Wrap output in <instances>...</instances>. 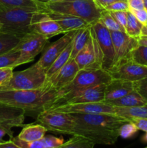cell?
<instances>
[{"label": "cell", "instance_id": "obj_1", "mask_svg": "<svg viewBox=\"0 0 147 148\" xmlns=\"http://www.w3.org/2000/svg\"><path fill=\"white\" fill-rule=\"evenodd\" d=\"M70 114L76 122L74 135L85 137L95 145H114L120 137L121 127L130 121L114 114Z\"/></svg>", "mask_w": 147, "mask_h": 148}, {"label": "cell", "instance_id": "obj_2", "mask_svg": "<svg viewBox=\"0 0 147 148\" xmlns=\"http://www.w3.org/2000/svg\"><path fill=\"white\" fill-rule=\"evenodd\" d=\"M59 98V91L49 84L41 89L33 90H0V105L20 108L26 114L32 113L37 116L54 105Z\"/></svg>", "mask_w": 147, "mask_h": 148}, {"label": "cell", "instance_id": "obj_3", "mask_svg": "<svg viewBox=\"0 0 147 148\" xmlns=\"http://www.w3.org/2000/svg\"><path fill=\"white\" fill-rule=\"evenodd\" d=\"M40 8L4 7L0 10L1 32L22 38L33 32L32 26L37 20Z\"/></svg>", "mask_w": 147, "mask_h": 148}, {"label": "cell", "instance_id": "obj_4", "mask_svg": "<svg viewBox=\"0 0 147 148\" xmlns=\"http://www.w3.org/2000/svg\"><path fill=\"white\" fill-rule=\"evenodd\" d=\"M39 8L76 16L84 20L89 24L99 20L102 10L95 0H63L55 2H40Z\"/></svg>", "mask_w": 147, "mask_h": 148}, {"label": "cell", "instance_id": "obj_5", "mask_svg": "<svg viewBox=\"0 0 147 148\" xmlns=\"http://www.w3.org/2000/svg\"><path fill=\"white\" fill-rule=\"evenodd\" d=\"M47 70L36 62L33 66L22 71L13 72L11 79L0 88V90H33L44 88L47 85Z\"/></svg>", "mask_w": 147, "mask_h": 148}, {"label": "cell", "instance_id": "obj_6", "mask_svg": "<svg viewBox=\"0 0 147 148\" xmlns=\"http://www.w3.org/2000/svg\"><path fill=\"white\" fill-rule=\"evenodd\" d=\"M36 123L43 126L48 131L68 135H74L76 122L70 114L44 111L36 117Z\"/></svg>", "mask_w": 147, "mask_h": 148}, {"label": "cell", "instance_id": "obj_7", "mask_svg": "<svg viewBox=\"0 0 147 148\" xmlns=\"http://www.w3.org/2000/svg\"><path fill=\"white\" fill-rule=\"evenodd\" d=\"M48 38L35 32L27 33L20 39L14 49L20 51V56L14 63V67L29 63L43 51L48 42Z\"/></svg>", "mask_w": 147, "mask_h": 148}, {"label": "cell", "instance_id": "obj_8", "mask_svg": "<svg viewBox=\"0 0 147 148\" xmlns=\"http://www.w3.org/2000/svg\"><path fill=\"white\" fill-rule=\"evenodd\" d=\"M112 79L109 72L103 69L95 70H79L74 79L64 88L59 90V97L71 90L109 83Z\"/></svg>", "mask_w": 147, "mask_h": 148}, {"label": "cell", "instance_id": "obj_9", "mask_svg": "<svg viewBox=\"0 0 147 148\" xmlns=\"http://www.w3.org/2000/svg\"><path fill=\"white\" fill-rule=\"evenodd\" d=\"M105 88L106 85L101 84L89 88L73 90L61 95L53 106L103 102L105 98Z\"/></svg>", "mask_w": 147, "mask_h": 148}, {"label": "cell", "instance_id": "obj_10", "mask_svg": "<svg viewBox=\"0 0 147 148\" xmlns=\"http://www.w3.org/2000/svg\"><path fill=\"white\" fill-rule=\"evenodd\" d=\"M79 70L102 69V54L91 24V35L88 43L74 58Z\"/></svg>", "mask_w": 147, "mask_h": 148}, {"label": "cell", "instance_id": "obj_11", "mask_svg": "<svg viewBox=\"0 0 147 148\" xmlns=\"http://www.w3.org/2000/svg\"><path fill=\"white\" fill-rule=\"evenodd\" d=\"M102 54V69L110 72L114 66L115 51L110 31L99 20L92 24Z\"/></svg>", "mask_w": 147, "mask_h": 148}, {"label": "cell", "instance_id": "obj_12", "mask_svg": "<svg viewBox=\"0 0 147 148\" xmlns=\"http://www.w3.org/2000/svg\"><path fill=\"white\" fill-rule=\"evenodd\" d=\"M115 51L114 66L131 59L133 51L138 46V39L128 36L124 31H110Z\"/></svg>", "mask_w": 147, "mask_h": 148}, {"label": "cell", "instance_id": "obj_13", "mask_svg": "<svg viewBox=\"0 0 147 148\" xmlns=\"http://www.w3.org/2000/svg\"><path fill=\"white\" fill-rule=\"evenodd\" d=\"M46 111L66 113V114H114V106L104 102L61 104V105L53 106Z\"/></svg>", "mask_w": 147, "mask_h": 148}, {"label": "cell", "instance_id": "obj_14", "mask_svg": "<svg viewBox=\"0 0 147 148\" xmlns=\"http://www.w3.org/2000/svg\"><path fill=\"white\" fill-rule=\"evenodd\" d=\"M109 73L112 79L138 82L147 79V66L138 64L130 59L112 68Z\"/></svg>", "mask_w": 147, "mask_h": 148}, {"label": "cell", "instance_id": "obj_15", "mask_svg": "<svg viewBox=\"0 0 147 148\" xmlns=\"http://www.w3.org/2000/svg\"><path fill=\"white\" fill-rule=\"evenodd\" d=\"M77 30H72L64 33L63 36L56 41L50 43L45 49L43 54L37 63L46 70H48L50 65L54 62L58 56L62 53L65 48L74 38Z\"/></svg>", "mask_w": 147, "mask_h": 148}, {"label": "cell", "instance_id": "obj_16", "mask_svg": "<svg viewBox=\"0 0 147 148\" xmlns=\"http://www.w3.org/2000/svg\"><path fill=\"white\" fill-rule=\"evenodd\" d=\"M33 32L42 35L50 39L60 34H64L65 32L59 24L53 19L50 18L40 10L37 20L32 26Z\"/></svg>", "mask_w": 147, "mask_h": 148}, {"label": "cell", "instance_id": "obj_17", "mask_svg": "<svg viewBox=\"0 0 147 148\" xmlns=\"http://www.w3.org/2000/svg\"><path fill=\"white\" fill-rule=\"evenodd\" d=\"M50 18L53 19L60 25V27L64 30L65 33L72 30H77L79 29L89 25V23L80 17L70 15L63 13L56 12L48 11L46 10L40 9Z\"/></svg>", "mask_w": 147, "mask_h": 148}, {"label": "cell", "instance_id": "obj_18", "mask_svg": "<svg viewBox=\"0 0 147 148\" xmlns=\"http://www.w3.org/2000/svg\"><path fill=\"white\" fill-rule=\"evenodd\" d=\"M79 68L74 59L69 60L55 76L48 82L53 88L59 90L70 83L75 78Z\"/></svg>", "mask_w": 147, "mask_h": 148}, {"label": "cell", "instance_id": "obj_19", "mask_svg": "<svg viewBox=\"0 0 147 148\" xmlns=\"http://www.w3.org/2000/svg\"><path fill=\"white\" fill-rule=\"evenodd\" d=\"M25 114L20 108L0 105V126L9 129L23 127Z\"/></svg>", "mask_w": 147, "mask_h": 148}, {"label": "cell", "instance_id": "obj_20", "mask_svg": "<svg viewBox=\"0 0 147 148\" xmlns=\"http://www.w3.org/2000/svg\"><path fill=\"white\" fill-rule=\"evenodd\" d=\"M135 90V82L119 79H112L106 85L105 101L122 98Z\"/></svg>", "mask_w": 147, "mask_h": 148}, {"label": "cell", "instance_id": "obj_21", "mask_svg": "<svg viewBox=\"0 0 147 148\" xmlns=\"http://www.w3.org/2000/svg\"><path fill=\"white\" fill-rule=\"evenodd\" d=\"M103 102L107 104H110L112 106L120 107L142 106L147 104V101L135 90L122 98L115 100H110V101H104Z\"/></svg>", "mask_w": 147, "mask_h": 148}, {"label": "cell", "instance_id": "obj_22", "mask_svg": "<svg viewBox=\"0 0 147 148\" xmlns=\"http://www.w3.org/2000/svg\"><path fill=\"white\" fill-rule=\"evenodd\" d=\"M48 130L43 126L37 124H30L23 126V128L17 137L24 142H34L40 140Z\"/></svg>", "mask_w": 147, "mask_h": 148}, {"label": "cell", "instance_id": "obj_23", "mask_svg": "<svg viewBox=\"0 0 147 148\" xmlns=\"http://www.w3.org/2000/svg\"><path fill=\"white\" fill-rule=\"evenodd\" d=\"M72 46H73V40L68 44V46L65 48L62 53L58 56L57 59L48 69L47 72H46L47 84L55 76V75L69 61L72 50Z\"/></svg>", "mask_w": 147, "mask_h": 148}, {"label": "cell", "instance_id": "obj_24", "mask_svg": "<svg viewBox=\"0 0 147 148\" xmlns=\"http://www.w3.org/2000/svg\"><path fill=\"white\" fill-rule=\"evenodd\" d=\"M91 35V24L78 30L73 39L71 53L69 60L74 59L76 55L88 43Z\"/></svg>", "mask_w": 147, "mask_h": 148}, {"label": "cell", "instance_id": "obj_25", "mask_svg": "<svg viewBox=\"0 0 147 148\" xmlns=\"http://www.w3.org/2000/svg\"><path fill=\"white\" fill-rule=\"evenodd\" d=\"M114 114L127 119H147V104L142 106H114Z\"/></svg>", "mask_w": 147, "mask_h": 148}, {"label": "cell", "instance_id": "obj_26", "mask_svg": "<svg viewBox=\"0 0 147 148\" xmlns=\"http://www.w3.org/2000/svg\"><path fill=\"white\" fill-rule=\"evenodd\" d=\"M144 25L140 23L131 11H128V20L125 27V33L128 36L138 39L141 36Z\"/></svg>", "mask_w": 147, "mask_h": 148}, {"label": "cell", "instance_id": "obj_27", "mask_svg": "<svg viewBox=\"0 0 147 148\" xmlns=\"http://www.w3.org/2000/svg\"><path fill=\"white\" fill-rule=\"evenodd\" d=\"M95 145L85 137L73 135L67 142L63 143L58 148H94Z\"/></svg>", "mask_w": 147, "mask_h": 148}, {"label": "cell", "instance_id": "obj_28", "mask_svg": "<svg viewBox=\"0 0 147 148\" xmlns=\"http://www.w3.org/2000/svg\"><path fill=\"white\" fill-rule=\"evenodd\" d=\"M20 39L17 36L0 32V55L14 49Z\"/></svg>", "mask_w": 147, "mask_h": 148}, {"label": "cell", "instance_id": "obj_29", "mask_svg": "<svg viewBox=\"0 0 147 148\" xmlns=\"http://www.w3.org/2000/svg\"><path fill=\"white\" fill-rule=\"evenodd\" d=\"M99 21L102 23L105 27H106L110 31H124L125 30L120 25L118 22L115 20L109 11L102 10L101 12V15L99 19Z\"/></svg>", "mask_w": 147, "mask_h": 148}, {"label": "cell", "instance_id": "obj_30", "mask_svg": "<svg viewBox=\"0 0 147 148\" xmlns=\"http://www.w3.org/2000/svg\"><path fill=\"white\" fill-rule=\"evenodd\" d=\"M20 56V51L12 49V50L0 55V68H13L16 61Z\"/></svg>", "mask_w": 147, "mask_h": 148}, {"label": "cell", "instance_id": "obj_31", "mask_svg": "<svg viewBox=\"0 0 147 148\" xmlns=\"http://www.w3.org/2000/svg\"><path fill=\"white\" fill-rule=\"evenodd\" d=\"M0 4L4 7L14 8V7H33L39 8L40 2L35 0H0Z\"/></svg>", "mask_w": 147, "mask_h": 148}, {"label": "cell", "instance_id": "obj_32", "mask_svg": "<svg viewBox=\"0 0 147 148\" xmlns=\"http://www.w3.org/2000/svg\"><path fill=\"white\" fill-rule=\"evenodd\" d=\"M131 59L138 64L147 66V46L138 45L133 51Z\"/></svg>", "mask_w": 147, "mask_h": 148}, {"label": "cell", "instance_id": "obj_33", "mask_svg": "<svg viewBox=\"0 0 147 148\" xmlns=\"http://www.w3.org/2000/svg\"><path fill=\"white\" fill-rule=\"evenodd\" d=\"M138 131L136 126L131 121H128L121 127L120 130V137L123 139H128L133 137Z\"/></svg>", "mask_w": 147, "mask_h": 148}, {"label": "cell", "instance_id": "obj_34", "mask_svg": "<svg viewBox=\"0 0 147 148\" xmlns=\"http://www.w3.org/2000/svg\"><path fill=\"white\" fill-rule=\"evenodd\" d=\"M40 141L46 148H58L64 143L63 137H56L51 135H45Z\"/></svg>", "mask_w": 147, "mask_h": 148}, {"label": "cell", "instance_id": "obj_35", "mask_svg": "<svg viewBox=\"0 0 147 148\" xmlns=\"http://www.w3.org/2000/svg\"><path fill=\"white\" fill-rule=\"evenodd\" d=\"M11 140L21 148H46L40 140L34 142H24L20 140L17 137H14Z\"/></svg>", "mask_w": 147, "mask_h": 148}, {"label": "cell", "instance_id": "obj_36", "mask_svg": "<svg viewBox=\"0 0 147 148\" xmlns=\"http://www.w3.org/2000/svg\"><path fill=\"white\" fill-rule=\"evenodd\" d=\"M104 10L109 12L114 11H129L128 0H119L107 6Z\"/></svg>", "mask_w": 147, "mask_h": 148}, {"label": "cell", "instance_id": "obj_37", "mask_svg": "<svg viewBox=\"0 0 147 148\" xmlns=\"http://www.w3.org/2000/svg\"><path fill=\"white\" fill-rule=\"evenodd\" d=\"M110 12L125 32V27L128 20V11H114Z\"/></svg>", "mask_w": 147, "mask_h": 148}, {"label": "cell", "instance_id": "obj_38", "mask_svg": "<svg viewBox=\"0 0 147 148\" xmlns=\"http://www.w3.org/2000/svg\"><path fill=\"white\" fill-rule=\"evenodd\" d=\"M13 68H0V88L9 82L13 75Z\"/></svg>", "mask_w": 147, "mask_h": 148}, {"label": "cell", "instance_id": "obj_39", "mask_svg": "<svg viewBox=\"0 0 147 148\" xmlns=\"http://www.w3.org/2000/svg\"><path fill=\"white\" fill-rule=\"evenodd\" d=\"M135 90L147 101V79L135 82Z\"/></svg>", "mask_w": 147, "mask_h": 148}, {"label": "cell", "instance_id": "obj_40", "mask_svg": "<svg viewBox=\"0 0 147 148\" xmlns=\"http://www.w3.org/2000/svg\"><path fill=\"white\" fill-rule=\"evenodd\" d=\"M133 15L136 17L137 20L142 23L144 25H147V11L146 9L143 10H130Z\"/></svg>", "mask_w": 147, "mask_h": 148}, {"label": "cell", "instance_id": "obj_41", "mask_svg": "<svg viewBox=\"0 0 147 148\" xmlns=\"http://www.w3.org/2000/svg\"><path fill=\"white\" fill-rule=\"evenodd\" d=\"M130 121L133 123L138 130L147 132V119H131Z\"/></svg>", "mask_w": 147, "mask_h": 148}, {"label": "cell", "instance_id": "obj_42", "mask_svg": "<svg viewBox=\"0 0 147 148\" xmlns=\"http://www.w3.org/2000/svg\"><path fill=\"white\" fill-rule=\"evenodd\" d=\"M130 10H143L144 8L143 0H128Z\"/></svg>", "mask_w": 147, "mask_h": 148}, {"label": "cell", "instance_id": "obj_43", "mask_svg": "<svg viewBox=\"0 0 147 148\" xmlns=\"http://www.w3.org/2000/svg\"><path fill=\"white\" fill-rule=\"evenodd\" d=\"M5 135H8L10 137V139L13 138V132L12 129L7 128V127L0 126V142L3 141V137Z\"/></svg>", "mask_w": 147, "mask_h": 148}, {"label": "cell", "instance_id": "obj_44", "mask_svg": "<svg viewBox=\"0 0 147 148\" xmlns=\"http://www.w3.org/2000/svg\"><path fill=\"white\" fill-rule=\"evenodd\" d=\"M0 148H21L10 139L8 141L0 142Z\"/></svg>", "mask_w": 147, "mask_h": 148}, {"label": "cell", "instance_id": "obj_45", "mask_svg": "<svg viewBox=\"0 0 147 148\" xmlns=\"http://www.w3.org/2000/svg\"><path fill=\"white\" fill-rule=\"evenodd\" d=\"M117 1H119V0H95L98 7L102 9V10H104L107 6Z\"/></svg>", "mask_w": 147, "mask_h": 148}, {"label": "cell", "instance_id": "obj_46", "mask_svg": "<svg viewBox=\"0 0 147 148\" xmlns=\"http://www.w3.org/2000/svg\"><path fill=\"white\" fill-rule=\"evenodd\" d=\"M138 44L141 45V46H147V37L141 36V38H138Z\"/></svg>", "mask_w": 147, "mask_h": 148}, {"label": "cell", "instance_id": "obj_47", "mask_svg": "<svg viewBox=\"0 0 147 148\" xmlns=\"http://www.w3.org/2000/svg\"><path fill=\"white\" fill-rule=\"evenodd\" d=\"M141 36H147V25L143 26L142 31H141Z\"/></svg>", "mask_w": 147, "mask_h": 148}, {"label": "cell", "instance_id": "obj_48", "mask_svg": "<svg viewBox=\"0 0 147 148\" xmlns=\"http://www.w3.org/2000/svg\"><path fill=\"white\" fill-rule=\"evenodd\" d=\"M35 1H38V2H40V3H48V2H55V1H63V0H35Z\"/></svg>", "mask_w": 147, "mask_h": 148}, {"label": "cell", "instance_id": "obj_49", "mask_svg": "<svg viewBox=\"0 0 147 148\" xmlns=\"http://www.w3.org/2000/svg\"><path fill=\"white\" fill-rule=\"evenodd\" d=\"M141 140H142L144 143H147V132H146V134H144V136L142 137V139H141Z\"/></svg>", "mask_w": 147, "mask_h": 148}, {"label": "cell", "instance_id": "obj_50", "mask_svg": "<svg viewBox=\"0 0 147 148\" xmlns=\"http://www.w3.org/2000/svg\"><path fill=\"white\" fill-rule=\"evenodd\" d=\"M144 1V8L146 9V10L147 11V0H143Z\"/></svg>", "mask_w": 147, "mask_h": 148}, {"label": "cell", "instance_id": "obj_51", "mask_svg": "<svg viewBox=\"0 0 147 148\" xmlns=\"http://www.w3.org/2000/svg\"><path fill=\"white\" fill-rule=\"evenodd\" d=\"M1 27H2V25L0 23V32H1Z\"/></svg>", "mask_w": 147, "mask_h": 148}, {"label": "cell", "instance_id": "obj_52", "mask_svg": "<svg viewBox=\"0 0 147 148\" xmlns=\"http://www.w3.org/2000/svg\"><path fill=\"white\" fill-rule=\"evenodd\" d=\"M2 7H2V6H1V4H0V10H1V8H2Z\"/></svg>", "mask_w": 147, "mask_h": 148}, {"label": "cell", "instance_id": "obj_53", "mask_svg": "<svg viewBox=\"0 0 147 148\" xmlns=\"http://www.w3.org/2000/svg\"><path fill=\"white\" fill-rule=\"evenodd\" d=\"M146 37H147V36H146Z\"/></svg>", "mask_w": 147, "mask_h": 148}, {"label": "cell", "instance_id": "obj_54", "mask_svg": "<svg viewBox=\"0 0 147 148\" xmlns=\"http://www.w3.org/2000/svg\"><path fill=\"white\" fill-rule=\"evenodd\" d=\"M144 148H146V147H144Z\"/></svg>", "mask_w": 147, "mask_h": 148}]
</instances>
